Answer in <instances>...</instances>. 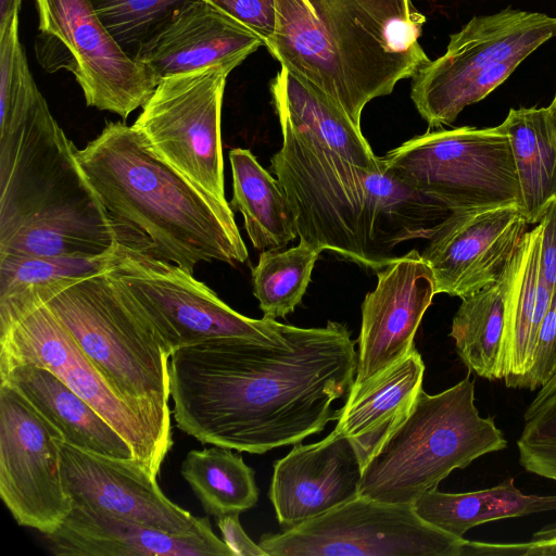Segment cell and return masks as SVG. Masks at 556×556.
<instances>
[{
    "label": "cell",
    "mask_w": 556,
    "mask_h": 556,
    "mask_svg": "<svg viewBox=\"0 0 556 556\" xmlns=\"http://www.w3.org/2000/svg\"><path fill=\"white\" fill-rule=\"evenodd\" d=\"M346 326L289 325L287 341L269 344L219 338L176 350L169 393L176 426L202 444L264 454L321 432L348 396L357 353Z\"/></svg>",
    "instance_id": "cell-1"
},
{
    "label": "cell",
    "mask_w": 556,
    "mask_h": 556,
    "mask_svg": "<svg viewBox=\"0 0 556 556\" xmlns=\"http://www.w3.org/2000/svg\"><path fill=\"white\" fill-rule=\"evenodd\" d=\"M270 169L293 211L300 241L379 270L401 242L428 239L452 212L399 179L320 148L285 122Z\"/></svg>",
    "instance_id": "cell-2"
},
{
    "label": "cell",
    "mask_w": 556,
    "mask_h": 556,
    "mask_svg": "<svg viewBox=\"0 0 556 556\" xmlns=\"http://www.w3.org/2000/svg\"><path fill=\"white\" fill-rule=\"evenodd\" d=\"M265 47L281 66L330 98L361 128L365 105L430 60L426 17L410 0H275Z\"/></svg>",
    "instance_id": "cell-3"
},
{
    "label": "cell",
    "mask_w": 556,
    "mask_h": 556,
    "mask_svg": "<svg viewBox=\"0 0 556 556\" xmlns=\"http://www.w3.org/2000/svg\"><path fill=\"white\" fill-rule=\"evenodd\" d=\"M76 151L42 94L0 134V254L96 257L114 250L121 225Z\"/></svg>",
    "instance_id": "cell-4"
},
{
    "label": "cell",
    "mask_w": 556,
    "mask_h": 556,
    "mask_svg": "<svg viewBox=\"0 0 556 556\" xmlns=\"http://www.w3.org/2000/svg\"><path fill=\"white\" fill-rule=\"evenodd\" d=\"M76 157L105 210L154 255L191 274L202 262L247 261L231 206L162 160L134 125L108 122Z\"/></svg>",
    "instance_id": "cell-5"
},
{
    "label": "cell",
    "mask_w": 556,
    "mask_h": 556,
    "mask_svg": "<svg viewBox=\"0 0 556 556\" xmlns=\"http://www.w3.org/2000/svg\"><path fill=\"white\" fill-rule=\"evenodd\" d=\"M36 299L48 305L116 395L169 451L168 361L174 351L126 287L105 270Z\"/></svg>",
    "instance_id": "cell-6"
},
{
    "label": "cell",
    "mask_w": 556,
    "mask_h": 556,
    "mask_svg": "<svg viewBox=\"0 0 556 556\" xmlns=\"http://www.w3.org/2000/svg\"><path fill=\"white\" fill-rule=\"evenodd\" d=\"M506 447L494 418L480 416L469 375L438 394L422 389L405 420L363 468L358 494L413 504L453 470Z\"/></svg>",
    "instance_id": "cell-7"
},
{
    "label": "cell",
    "mask_w": 556,
    "mask_h": 556,
    "mask_svg": "<svg viewBox=\"0 0 556 556\" xmlns=\"http://www.w3.org/2000/svg\"><path fill=\"white\" fill-rule=\"evenodd\" d=\"M554 36L556 17L544 13L508 8L475 16L451 35L442 56L414 75L412 100L429 127L450 125Z\"/></svg>",
    "instance_id": "cell-8"
},
{
    "label": "cell",
    "mask_w": 556,
    "mask_h": 556,
    "mask_svg": "<svg viewBox=\"0 0 556 556\" xmlns=\"http://www.w3.org/2000/svg\"><path fill=\"white\" fill-rule=\"evenodd\" d=\"M382 160L399 179L450 212L520 206L510 141L498 126L428 131Z\"/></svg>",
    "instance_id": "cell-9"
},
{
    "label": "cell",
    "mask_w": 556,
    "mask_h": 556,
    "mask_svg": "<svg viewBox=\"0 0 556 556\" xmlns=\"http://www.w3.org/2000/svg\"><path fill=\"white\" fill-rule=\"evenodd\" d=\"M108 270L126 287L174 352L219 338L269 344L287 341L289 325L236 312L191 273L154 255L147 239L139 242L123 232Z\"/></svg>",
    "instance_id": "cell-10"
},
{
    "label": "cell",
    "mask_w": 556,
    "mask_h": 556,
    "mask_svg": "<svg viewBox=\"0 0 556 556\" xmlns=\"http://www.w3.org/2000/svg\"><path fill=\"white\" fill-rule=\"evenodd\" d=\"M36 5L35 51L45 71L71 72L88 106L123 119L143 106L159 80L121 47L90 0H36Z\"/></svg>",
    "instance_id": "cell-11"
},
{
    "label": "cell",
    "mask_w": 556,
    "mask_h": 556,
    "mask_svg": "<svg viewBox=\"0 0 556 556\" xmlns=\"http://www.w3.org/2000/svg\"><path fill=\"white\" fill-rule=\"evenodd\" d=\"M464 538L426 522L413 504L362 495L279 533L263 534L267 556H462Z\"/></svg>",
    "instance_id": "cell-12"
},
{
    "label": "cell",
    "mask_w": 556,
    "mask_h": 556,
    "mask_svg": "<svg viewBox=\"0 0 556 556\" xmlns=\"http://www.w3.org/2000/svg\"><path fill=\"white\" fill-rule=\"evenodd\" d=\"M231 71L213 65L162 78L134 123L162 160L223 204L220 117Z\"/></svg>",
    "instance_id": "cell-13"
},
{
    "label": "cell",
    "mask_w": 556,
    "mask_h": 556,
    "mask_svg": "<svg viewBox=\"0 0 556 556\" xmlns=\"http://www.w3.org/2000/svg\"><path fill=\"white\" fill-rule=\"evenodd\" d=\"M14 364L45 367L56 375L127 441L136 463L157 478L169 451L152 427L116 395L39 299L0 324V365Z\"/></svg>",
    "instance_id": "cell-14"
},
{
    "label": "cell",
    "mask_w": 556,
    "mask_h": 556,
    "mask_svg": "<svg viewBox=\"0 0 556 556\" xmlns=\"http://www.w3.org/2000/svg\"><path fill=\"white\" fill-rule=\"evenodd\" d=\"M56 431L12 387L0 382V496L17 525L54 532L72 510Z\"/></svg>",
    "instance_id": "cell-15"
},
{
    "label": "cell",
    "mask_w": 556,
    "mask_h": 556,
    "mask_svg": "<svg viewBox=\"0 0 556 556\" xmlns=\"http://www.w3.org/2000/svg\"><path fill=\"white\" fill-rule=\"evenodd\" d=\"M64 490L72 507H84L165 532L188 534L212 529L160 489L156 477L134 460L110 458L58 440Z\"/></svg>",
    "instance_id": "cell-16"
},
{
    "label": "cell",
    "mask_w": 556,
    "mask_h": 556,
    "mask_svg": "<svg viewBox=\"0 0 556 556\" xmlns=\"http://www.w3.org/2000/svg\"><path fill=\"white\" fill-rule=\"evenodd\" d=\"M519 205L452 212L421 253L435 292L460 299L494 282L527 232Z\"/></svg>",
    "instance_id": "cell-17"
},
{
    "label": "cell",
    "mask_w": 556,
    "mask_h": 556,
    "mask_svg": "<svg viewBox=\"0 0 556 556\" xmlns=\"http://www.w3.org/2000/svg\"><path fill=\"white\" fill-rule=\"evenodd\" d=\"M378 282L362 304L357 366L358 387L404 357L435 292L433 273L417 250L394 257L377 270Z\"/></svg>",
    "instance_id": "cell-18"
},
{
    "label": "cell",
    "mask_w": 556,
    "mask_h": 556,
    "mask_svg": "<svg viewBox=\"0 0 556 556\" xmlns=\"http://www.w3.org/2000/svg\"><path fill=\"white\" fill-rule=\"evenodd\" d=\"M363 467L351 442L334 429L321 441L296 443L274 464L268 497L285 529L358 495Z\"/></svg>",
    "instance_id": "cell-19"
},
{
    "label": "cell",
    "mask_w": 556,
    "mask_h": 556,
    "mask_svg": "<svg viewBox=\"0 0 556 556\" xmlns=\"http://www.w3.org/2000/svg\"><path fill=\"white\" fill-rule=\"evenodd\" d=\"M264 40L207 0L177 11L137 50L134 58L162 78L213 65L236 68Z\"/></svg>",
    "instance_id": "cell-20"
},
{
    "label": "cell",
    "mask_w": 556,
    "mask_h": 556,
    "mask_svg": "<svg viewBox=\"0 0 556 556\" xmlns=\"http://www.w3.org/2000/svg\"><path fill=\"white\" fill-rule=\"evenodd\" d=\"M45 536L58 556H235L213 529L169 533L84 507H72L62 525Z\"/></svg>",
    "instance_id": "cell-21"
},
{
    "label": "cell",
    "mask_w": 556,
    "mask_h": 556,
    "mask_svg": "<svg viewBox=\"0 0 556 556\" xmlns=\"http://www.w3.org/2000/svg\"><path fill=\"white\" fill-rule=\"evenodd\" d=\"M425 364L414 346L399 362L358 387L337 410L334 430L353 445L364 468L408 416L422 390Z\"/></svg>",
    "instance_id": "cell-22"
},
{
    "label": "cell",
    "mask_w": 556,
    "mask_h": 556,
    "mask_svg": "<svg viewBox=\"0 0 556 556\" xmlns=\"http://www.w3.org/2000/svg\"><path fill=\"white\" fill-rule=\"evenodd\" d=\"M0 382L15 389L61 441L97 455L136 462L127 441L49 369L26 364L0 365Z\"/></svg>",
    "instance_id": "cell-23"
},
{
    "label": "cell",
    "mask_w": 556,
    "mask_h": 556,
    "mask_svg": "<svg viewBox=\"0 0 556 556\" xmlns=\"http://www.w3.org/2000/svg\"><path fill=\"white\" fill-rule=\"evenodd\" d=\"M269 88L279 122L287 123L312 143L359 166L380 165L381 157L374 154L362 129L320 90L283 66Z\"/></svg>",
    "instance_id": "cell-24"
},
{
    "label": "cell",
    "mask_w": 556,
    "mask_h": 556,
    "mask_svg": "<svg viewBox=\"0 0 556 556\" xmlns=\"http://www.w3.org/2000/svg\"><path fill=\"white\" fill-rule=\"evenodd\" d=\"M541 224L525 233L511 257L504 346V382L521 389L553 290L540 274Z\"/></svg>",
    "instance_id": "cell-25"
},
{
    "label": "cell",
    "mask_w": 556,
    "mask_h": 556,
    "mask_svg": "<svg viewBox=\"0 0 556 556\" xmlns=\"http://www.w3.org/2000/svg\"><path fill=\"white\" fill-rule=\"evenodd\" d=\"M498 127L510 141L520 207L528 224H538L556 199V109H510Z\"/></svg>",
    "instance_id": "cell-26"
},
{
    "label": "cell",
    "mask_w": 556,
    "mask_h": 556,
    "mask_svg": "<svg viewBox=\"0 0 556 556\" xmlns=\"http://www.w3.org/2000/svg\"><path fill=\"white\" fill-rule=\"evenodd\" d=\"M417 515L433 527L463 538L476 526L556 510V495L525 494L508 478L490 489L444 493L431 489L413 502Z\"/></svg>",
    "instance_id": "cell-27"
},
{
    "label": "cell",
    "mask_w": 556,
    "mask_h": 556,
    "mask_svg": "<svg viewBox=\"0 0 556 556\" xmlns=\"http://www.w3.org/2000/svg\"><path fill=\"white\" fill-rule=\"evenodd\" d=\"M232 173V211L244 218L245 231L256 250L285 248L298 237L295 217L277 178H274L250 150L229 152Z\"/></svg>",
    "instance_id": "cell-28"
},
{
    "label": "cell",
    "mask_w": 556,
    "mask_h": 556,
    "mask_svg": "<svg viewBox=\"0 0 556 556\" xmlns=\"http://www.w3.org/2000/svg\"><path fill=\"white\" fill-rule=\"evenodd\" d=\"M510 261L494 282L462 299L450 332L464 365L488 380L504 378Z\"/></svg>",
    "instance_id": "cell-29"
},
{
    "label": "cell",
    "mask_w": 556,
    "mask_h": 556,
    "mask_svg": "<svg viewBox=\"0 0 556 556\" xmlns=\"http://www.w3.org/2000/svg\"><path fill=\"white\" fill-rule=\"evenodd\" d=\"M114 251L96 257L0 254V324L39 295L108 270Z\"/></svg>",
    "instance_id": "cell-30"
},
{
    "label": "cell",
    "mask_w": 556,
    "mask_h": 556,
    "mask_svg": "<svg viewBox=\"0 0 556 556\" xmlns=\"http://www.w3.org/2000/svg\"><path fill=\"white\" fill-rule=\"evenodd\" d=\"M180 473L206 515L240 514L258 501L254 470L229 448L190 450Z\"/></svg>",
    "instance_id": "cell-31"
},
{
    "label": "cell",
    "mask_w": 556,
    "mask_h": 556,
    "mask_svg": "<svg viewBox=\"0 0 556 556\" xmlns=\"http://www.w3.org/2000/svg\"><path fill=\"white\" fill-rule=\"evenodd\" d=\"M321 250L300 241L288 250H265L252 269L253 294L264 317L276 319L301 303Z\"/></svg>",
    "instance_id": "cell-32"
},
{
    "label": "cell",
    "mask_w": 556,
    "mask_h": 556,
    "mask_svg": "<svg viewBox=\"0 0 556 556\" xmlns=\"http://www.w3.org/2000/svg\"><path fill=\"white\" fill-rule=\"evenodd\" d=\"M517 447L526 471L556 482V374L527 407Z\"/></svg>",
    "instance_id": "cell-33"
},
{
    "label": "cell",
    "mask_w": 556,
    "mask_h": 556,
    "mask_svg": "<svg viewBox=\"0 0 556 556\" xmlns=\"http://www.w3.org/2000/svg\"><path fill=\"white\" fill-rule=\"evenodd\" d=\"M121 47L135 55L139 47L177 11L194 0H90Z\"/></svg>",
    "instance_id": "cell-34"
},
{
    "label": "cell",
    "mask_w": 556,
    "mask_h": 556,
    "mask_svg": "<svg viewBox=\"0 0 556 556\" xmlns=\"http://www.w3.org/2000/svg\"><path fill=\"white\" fill-rule=\"evenodd\" d=\"M556 374V289L540 325L521 389L534 391Z\"/></svg>",
    "instance_id": "cell-35"
},
{
    "label": "cell",
    "mask_w": 556,
    "mask_h": 556,
    "mask_svg": "<svg viewBox=\"0 0 556 556\" xmlns=\"http://www.w3.org/2000/svg\"><path fill=\"white\" fill-rule=\"evenodd\" d=\"M257 34L266 43L276 27L275 0H207Z\"/></svg>",
    "instance_id": "cell-36"
},
{
    "label": "cell",
    "mask_w": 556,
    "mask_h": 556,
    "mask_svg": "<svg viewBox=\"0 0 556 556\" xmlns=\"http://www.w3.org/2000/svg\"><path fill=\"white\" fill-rule=\"evenodd\" d=\"M542 228L540 248V274L546 285L556 289V199L545 210L540 222Z\"/></svg>",
    "instance_id": "cell-37"
},
{
    "label": "cell",
    "mask_w": 556,
    "mask_h": 556,
    "mask_svg": "<svg viewBox=\"0 0 556 556\" xmlns=\"http://www.w3.org/2000/svg\"><path fill=\"white\" fill-rule=\"evenodd\" d=\"M552 544L542 540L514 544H493L466 540L462 547V556H552Z\"/></svg>",
    "instance_id": "cell-38"
},
{
    "label": "cell",
    "mask_w": 556,
    "mask_h": 556,
    "mask_svg": "<svg viewBox=\"0 0 556 556\" xmlns=\"http://www.w3.org/2000/svg\"><path fill=\"white\" fill-rule=\"evenodd\" d=\"M223 541L233 552L235 556H267L266 552L254 543L243 530L239 514H226L216 517Z\"/></svg>",
    "instance_id": "cell-39"
},
{
    "label": "cell",
    "mask_w": 556,
    "mask_h": 556,
    "mask_svg": "<svg viewBox=\"0 0 556 556\" xmlns=\"http://www.w3.org/2000/svg\"><path fill=\"white\" fill-rule=\"evenodd\" d=\"M22 0H0V28L9 25L18 15Z\"/></svg>",
    "instance_id": "cell-40"
},
{
    "label": "cell",
    "mask_w": 556,
    "mask_h": 556,
    "mask_svg": "<svg viewBox=\"0 0 556 556\" xmlns=\"http://www.w3.org/2000/svg\"><path fill=\"white\" fill-rule=\"evenodd\" d=\"M532 540L549 541L554 545V556H556V525H551L532 534Z\"/></svg>",
    "instance_id": "cell-41"
},
{
    "label": "cell",
    "mask_w": 556,
    "mask_h": 556,
    "mask_svg": "<svg viewBox=\"0 0 556 556\" xmlns=\"http://www.w3.org/2000/svg\"><path fill=\"white\" fill-rule=\"evenodd\" d=\"M552 104H553V105H554V108L556 109V93H555V97H554V99H553V101H552Z\"/></svg>",
    "instance_id": "cell-42"
}]
</instances>
